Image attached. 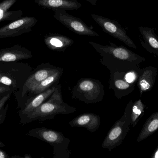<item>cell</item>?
Instances as JSON below:
<instances>
[{
	"label": "cell",
	"mask_w": 158,
	"mask_h": 158,
	"mask_svg": "<svg viewBox=\"0 0 158 158\" xmlns=\"http://www.w3.org/2000/svg\"><path fill=\"white\" fill-rule=\"evenodd\" d=\"M109 45H102L93 41L89 43L103 57L102 64L110 67L112 72H126L132 70L140 69V64L145 58L123 46H117L113 43Z\"/></svg>",
	"instance_id": "obj_1"
},
{
	"label": "cell",
	"mask_w": 158,
	"mask_h": 158,
	"mask_svg": "<svg viewBox=\"0 0 158 158\" xmlns=\"http://www.w3.org/2000/svg\"><path fill=\"white\" fill-rule=\"evenodd\" d=\"M61 84H56L55 90L50 97L40 106L27 115L19 123L25 124L35 121H44L53 118L59 114L68 115L76 111V108L65 103L62 96Z\"/></svg>",
	"instance_id": "obj_2"
},
{
	"label": "cell",
	"mask_w": 158,
	"mask_h": 158,
	"mask_svg": "<svg viewBox=\"0 0 158 158\" xmlns=\"http://www.w3.org/2000/svg\"><path fill=\"white\" fill-rule=\"evenodd\" d=\"M32 68L27 63L0 62V83L18 92L30 75Z\"/></svg>",
	"instance_id": "obj_3"
},
{
	"label": "cell",
	"mask_w": 158,
	"mask_h": 158,
	"mask_svg": "<svg viewBox=\"0 0 158 158\" xmlns=\"http://www.w3.org/2000/svg\"><path fill=\"white\" fill-rule=\"evenodd\" d=\"M27 135L51 145L53 149V158H69L71 154L69 149L70 140L60 132L41 127L31 129Z\"/></svg>",
	"instance_id": "obj_4"
},
{
	"label": "cell",
	"mask_w": 158,
	"mask_h": 158,
	"mask_svg": "<svg viewBox=\"0 0 158 158\" xmlns=\"http://www.w3.org/2000/svg\"><path fill=\"white\" fill-rule=\"evenodd\" d=\"M104 86L98 80L82 78L79 80L71 92V97L86 104H96L103 99Z\"/></svg>",
	"instance_id": "obj_5"
},
{
	"label": "cell",
	"mask_w": 158,
	"mask_h": 158,
	"mask_svg": "<svg viewBox=\"0 0 158 158\" xmlns=\"http://www.w3.org/2000/svg\"><path fill=\"white\" fill-rule=\"evenodd\" d=\"M133 103H128L121 117L116 122L109 131L102 143V147L110 151L122 143L130 131L131 126V113Z\"/></svg>",
	"instance_id": "obj_6"
},
{
	"label": "cell",
	"mask_w": 158,
	"mask_h": 158,
	"mask_svg": "<svg viewBox=\"0 0 158 158\" xmlns=\"http://www.w3.org/2000/svg\"><path fill=\"white\" fill-rule=\"evenodd\" d=\"M49 63H43L39 65L31 72L23 87L18 92H15L18 106L28 92L39 83L49 77L59 69Z\"/></svg>",
	"instance_id": "obj_7"
},
{
	"label": "cell",
	"mask_w": 158,
	"mask_h": 158,
	"mask_svg": "<svg viewBox=\"0 0 158 158\" xmlns=\"http://www.w3.org/2000/svg\"><path fill=\"white\" fill-rule=\"evenodd\" d=\"M91 16L103 31L124 43L129 47L134 49L138 48L133 41L127 35L125 30L118 22L99 15L92 14Z\"/></svg>",
	"instance_id": "obj_8"
},
{
	"label": "cell",
	"mask_w": 158,
	"mask_h": 158,
	"mask_svg": "<svg viewBox=\"0 0 158 158\" xmlns=\"http://www.w3.org/2000/svg\"><path fill=\"white\" fill-rule=\"evenodd\" d=\"M54 11L55 18L76 34L84 36H99L97 32L87 26L81 19L68 14L66 10L58 9Z\"/></svg>",
	"instance_id": "obj_9"
},
{
	"label": "cell",
	"mask_w": 158,
	"mask_h": 158,
	"mask_svg": "<svg viewBox=\"0 0 158 158\" xmlns=\"http://www.w3.org/2000/svg\"><path fill=\"white\" fill-rule=\"evenodd\" d=\"M38 19L34 17H21L0 28V39L15 37L31 31Z\"/></svg>",
	"instance_id": "obj_10"
},
{
	"label": "cell",
	"mask_w": 158,
	"mask_h": 158,
	"mask_svg": "<svg viewBox=\"0 0 158 158\" xmlns=\"http://www.w3.org/2000/svg\"><path fill=\"white\" fill-rule=\"evenodd\" d=\"M125 73L123 71H111L110 73V89L114 91L115 96L118 99L128 95L135 90V84L129 83L125 80Z\"/></svg>",
	"instance_id": "obj_11"
},
{
	"label": "cell",
	"mask_w": 158,
	"mask_h": 158,
	"mask_svg": "<svg viewBox=\"0 0 158 158\" xmlns=\"http://www.w3.org/2000/svg\"><path fill=\"white\" fill-rule=\"evenodd\" d=\"M57 84L53 85L46 91L36 95L25 101L19 107L20 109L19 112V115L20 117V120L23 119L27 115L31 113L46 101L54 92L56 84Z\"/></svg>",
	"instance_id": "obj_12"
},
{
	"label": "cell",
	"mask_w": 158,
	"mask_h": 158,
	"mask_svg": "<svg viewBox=\"0 0 158 158\" xmlns=\"http://www.w3.org/2000/svg\"><path fill=\"white\" fill-rule=\"evenodd\" d=\"M33 57L31 52L20 45L0 49V62H16Z\"/></svg>",
	"instance_id": "obj_13"
},
{
	"label": "cell",
	"mask_w": 158,
	"mask_h": 158,
	"mask_svg": "<svg viewBox=\"0 0 158 158\" xmlns=\"http://www.w3.org/2000/svg\"><path fill=\"white\" fill-rule=\"evenodd\" d=\"M157 74V69L152 66L141 69L136 83L141 96L144 92L153 89L156 83Z\"/></svg>",
	"instance_id": "obj_14"
},
{
	"label": "cell",
	"mask_w": 158,
	"mask_h": 158,
	"mask_svg": "<svg viewBox=\"0 0 158 158\" xmlns=\"http://www.w3.org/2000/svg\"><path fill=\"white\" fill-rule=\"evenodd\" d=\"M69 124L71 127H81L94 133L100 127L101 117L94 113H84L70 121Z\"/></svg>",
	"instance_id": "obj_15"
},
{
	"label": "cell",
	"mask_w": 158,
	"mask_h": 158,
	"mask_svg": "<svg viewBox=\"0 0 158 158\" xmlns=\"http://www.w3.org/2000/svg\"><path fill=\"white\" fill-rule=\"evenodd\" d=\"M63 72V70L61 68H59L57 71L34 86L27 94L19 107H20L27 99L46 91L55 84H57L59 82V79L62 76Z\"/></svg>",
	"instance_id": "obj_16"
},
{
	"label": "cell",
	"mask_w": 158,
	"mask_h": 158,
	"mask_svg": "<svg viewBox=\"0 0 158 158\" xmlns=\"http://www.w3.org/2000/svg\"><path fill=\"white\" fill-rule=\"evenodd\" d=\"M44 43L50 50L62 52L73 44V40L67 36L57 33H50L44 36Z\"/></svg>",
	"instance_id": "obj_17"
},
{
	"label": "cell",
	"mask_w": 158,
	"mask_h": 158,
	"mask_svg": "<svg viewBox=\"0 0 158 158\" xmlns=\"http://www.w3.org/2000/svg\"><path fill=\"white\" fill-rule=\"evenodd\" d=\"M34 2L43 8L52 9L53 11L58 9L77 10L82 6L81 3L77 0H35Z\"/></svg>",
	"instance_id": "obj_18"
},
{
	"label": "cell",
	"mask_w": 158,
	"mask_h": 158,
	"mask_svg": "<svg viewBox=\"0 0 158 158\" xmlns=\"http://www.w3.org/2000/svg\"><path fill=\"white\" fill-rule=\"evenodd\" d=\"M139 31L143 37L141 43L148 52L158 55V37L155 29L147 27H140Z\"/></svg>",
	"instance_id": "obj_19"
},
{
	"label": "cell",
	"mask_w": 158,
	"mask_h": 158,
	"mask_svg": "<svg viewBox=\"0 0 158 158\" xmlns=\"http://www.w3.org/2000/svg\"><path fill=\"white\" fill-rule=\"evenodd\" d=\"M18 0H3L0 2V22L4 21H14L23 15L22 10L9 11L11 7Z\"/></svg>",
	"instance_id": "obj_20"
},
{
	"label": "cell",
	"mask_w": 158,
	"mask_h": 158,
	"mask_svg": "<svg viewBox=\"0 0 158 158\" xmlns=\"http://www.w3.org/2000/svg\"><path fill=\"white\" fill-rule=\"evenodd\" d=\"M158 130V111L153 113L143 126L136 142L139 143L146 139Z\"/></svg>",
	"instance_id": "obj_21"
},
{
	"label": "cell",
	"mask_w": 158,
	"mask_h": 158,
	"mask_svg": "<svg viewBox=\"0 0 158 158\" xmlns=\"http://www.w3.org/2000/svg\"><path fill=\"white\" fill-rule=\"evenodd\" d=\"M146 105L141 99L133 103L131 113V126L134 128L144 114Z\"/></svg>",
	"instance_id": "obj_22"
},
{
	"label": "cell",
	"mask_w": 158,
	"mask_h": 158,
	"mask_svg": "<svg viewBox=\"0 0 158 158\" xmlns=\"http://www.w3.org/2000/svg\"><path fill=\"white\" fill-rule=\"evenodd\" d=\"M13 93V91H10L0 97V125L3 123L6 117L9 109L8 101L10 100Z\"/></svg>",
	"instance_id": "obj_23"
},
{
	"label": "cell",
	"mask_w": 158,
	"mask_h": 158,
	"mask_svg": "<svg viewBox=\"0 0 158 158\" xmlns=\"http://www.w3.org/2000/svg\"><path fill=\"white\" fill-rule=\"evenodd\" d=\"M141 69L132 70L126 72L124 75L125 80L129 83L136 84Z\"/></svg>",
	"instance_id": "obj_24"
},
{
	"label": "cell",
	"mask_w": 158,
	"mask_h": 158,
	"mask_svg": "<svg viewBox=\"0 0 158 158\" xmlns=\"http://www.w3.org/2000/svg\"><path fill=\"white\" fill-rule=\"evenodd\" d=\"M10 91H13L14 92V90L6 85L0 83V97Z\"/></svg>",
	"instance_id": "obj_25"
},
{
	"label": "cell",
	"mask_w": 158,
	"mask_h": 158,
	"mask_svg": "<svg viewBox=\"0 0 158 158\" xmlns=\"http://www.w3.org/2000/svg\"><path fill=\"white\" fill-rule=\"evenodd\" d=\"M0 158H10V157L5 151L0 149Z\"/></svg>",
	"instance_id": "obj_26"
},
{
	"label": "cell",
	"mask_w": 158,
	"mask_h": 158,
	"mask_svg": "<svg viewBox=\"0 0 158 158\" xmlns=\"http://www.w3.org/2000/svg\"><path fill=\"white\" fill-rule=\"evenodd\" d=\"M152 158H158V146L157 147L156 149L155 150L153 155L151 156Z\"/></svg>",
	"instance_id": "obj_27"
},
{
	"label": "cell",
	"mask_w": 158,
	"mask_h": 158,
	"mask_svg": "<svg viewBox=\"0 0 158 158\" xmlns=\"http://www.w3.org/2000/svg\"><path fill=\"white\" fill-rule=\"evenodd\" d=\"M85 1H87L88 2L91 4L92 5L95 6L97 4V2L98 0H85Z\"/></svg>",
	"instance_id": "obj_28"
},
{
	"label": "cell",
	"mask_w": 158,
	"mask_h": 158,
	"mask_svg": "<svg viewBox=\"0 0 158 158\" xmlns=\"http://www.w3.org/2000/svg\"><path fill=\"white\" fill-rule=\"evenodd\" d=\"M5 147V145L0 141V147Z\"/></svg>",
	"instance_id": "obj_29"
},
{
	"label": "cell",
	"mask_w": 158,
	"mask_h": 158,
	"mask_svg": "<svg viewBox=\"0 0 158 158\" xmlns=\"http://www.w3.org/2000/svg\"><path fill=\"white\" fill-rule=\"evenodd\" d=\"M24 158H31V157L29 155H25Z\"/></svg>",
	"instance_id": "obj_30"
},
{
	"label": "cell",
	"mask_w": 158,
	"mask_h": 158,
	"mask_svg": "<svg viewBox=\"0 0 158 158\" xmlns=\"http://www.w3.org/2000/svg\"><path fill=\"white\" fill-rule=\"evenodd\" d=\"M11 158H21L19 156H14L11 157Z\"/></svg>",
	"instance_id": "obj_31"
}]
</instances>
